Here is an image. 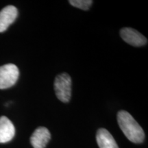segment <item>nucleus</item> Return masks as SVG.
<instances>
[{
  "instance_id": "f257e3e1",
  "label": "nucleus",
  "mask_w": 148,
  "mask_h": 148,
  "mask_svg": "<svg viewBox=\"0 0 148 148\" xmlns=\"http://www.w3.org/2000/svg\"><path fill=\"white\" fill-rule=\"evenodd\" d=\"M117 122L127 139L134 143H141L145 139L143 130L129 112L120 110L117 113Z\"/></svg>"
},
{
  "instance_id": "f03ea898",
  "label": "nucleus",
  "mask_w": 148,
  "mask_h": 148,
  "mask_svg": "<svg viewBox=\"0 0 148 148\" xmlns=\"http://www.w3.org/2000/svg\"><path fill=\"white\" fill-rule=\"evenodd\" d=\"M71 78L69 74L63 73L56 77L54 90L56 95L62 102L67 103L71 97Z\"/></svg>"
},
{
  "instance_id": "7ed1b4c3",
  "label": "nucleus",
  "mask_w": 148,
  "mask_h": 148,
  "mask_svg": "<svg viewBox=\"0 0 148 148\" xmlns=\"http://www.w3.org/2000/svg\"><path fill=\"white\" fill-rule=\"evenodd\" d=\"M19 76L18 67L14 64L0 66V89L8 88L15 84Z\"/></svg>"
},
{
  "instance_id": "20e7f679",
  "label": "nucleus",
  "mask_w": 148,
  "mask_h": 148,
  "mask_svg": "<svg viewBox=\"0 0 148 148\" xmlns=\"http://www.w3.org/2000/svg\"><path fill=\"white\" fill-rule=\"evenodd\" d=\"M121 38L125 42L134 47H140L147 43V39L136 29L124 27L120 30Z\"/></svg>"
},
{
  "instance_id": "39448f33",
  "label": "nucleus",
  "mask_w": 148,
  "mask_h": 148,
  "mask_svg": "<svg viewBox=\"0 0 148 148\" xmlns=\"http://www.w3.org/2000/svg\"><path fill=\"white\" fill-rule=\"evenodd\" d=\"M18 11L13 5H8L0 11V32H3L15 21Z\"/></svg>"
},
{
  "instance_id": "423d86ee",
  "label": "nucleus",
  "mask_w": 148,
  "mask_h": 148,
  "mask_svg": "<svg viewBox=\"0 0 148 148\" xmlns=\"http://www.w3.org/2000/svg\"><path fill=\"white\" fill-rule=\"evenodd\" d=\"M51 138L49 130L45 127L36 128L30 137V143L34 148H45Z\"/></svg>"
},
{
  "instance_id": "0eeeda50",
  "label": "nucleus",
  "mask_w": 148,
  "mask_h": 148,
  "mask_svg": "<svg viewBox=\"0 0 148 148\" xmlns=\"http://www.w3.org/2000/svg\"><path fill=\"white\" fill-rule=\"evenodd\" d=\"M15 134V128L8 118L2 116L0 117V143L10 141Z\"/></svg>"
},
{
  "instance_id": "6e6552de",
  "label": "nucleus",
  "mask_w": 148,
  "mask_h": 148,
  "mask_svg": "<svg viewBox=\"0 0 148 148\" xmlns=\"http://www.w3.org/2000/svg\"><path fill=\"white\" fill-rule=\"evenodd\" d=\"M96 140L99 148H119L112 135L106 129L98 130Z\"/></svg>"
},
{
  "instance_id": "1a4fd4ad",
  "label": "nucleus",
  "mask_w": 148,
  "mask_h": 148,
  "mask_svg": "<svg viewBox=\"0 0 148 148\" xmlns=\"http://www.w3.org/2000/svg\"><path fill=\"white\" fill-rule=\"evenodd\" d=\"M70 4L75 8L82 9L83 10H88L91 6L92 0H70Z\"/></svg>"
}]
</instances>
